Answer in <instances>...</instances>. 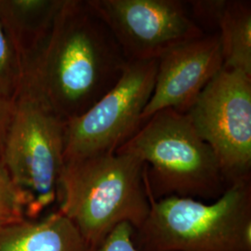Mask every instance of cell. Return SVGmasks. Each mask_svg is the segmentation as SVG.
Wrapping results in <instances>:
<instances>
[{"instance_id":"1","label":"cell","mask_w":251,"mask_h":251,"mask_svg":"<svg viewBox=\"0 0 251 251\" xmlns=\"http://www.w3.org/2000/svg\"><path fill=\"white\" fill-rule=\"evenodd\" d=\"M127 63L88 0H63L45 42L24 71L22 85L68 121L112 90Z\"/></svg>"},{"instance_id":"2","label":"cell","mask_w":251,"mask_h":251,"mask_svg":"<svg viewBox=\"0 0 251 251\" xmlns=\"http://www.w3.org/2000/svg\"><path fill=\"white\" fill-rule=\"evenodd\" d=\"M145 163L114 152L65 162L59 180L58 210L72 221L94 251L117 226L139 229L150 211Z\"/></svg>"},{"instance_id":"3","label":"cell","mask_w":251,"mask_h":251,"mask_svg":"<svg viewBox=\"0 0 251 251\" xmlns=\"http://www.w3.org/2000/svg\"><path fill=\"white\" fill-rule=\"evenodd\" d=\"M117 152L145 163L146 189L153 200L178 197L209 203L229 187L210 146L187 116L174 109L152 115Z\"/></svg>"},{"instance_id":"4","label":"cell","mask_w":251,"mask_h":251,"mask_svg":"<svg viewBox=\"0 0 251 251\" xmlns=\"http://www.w3.org/2000/svg\"><path fill=\"white\" fill-rule=\"evenodd\" d=\"M133 230L140 251H251V180L235 182L215 201L153 200Z\"/></svg>"},{"instance_id":"5","label":"cell","mask_w":251,"mask_h":251,"mask_svg":"<svg viewBox=\"0 0 251 251\" xmlns=\"http://www.w3.org/2000/svg\"><path fill=\"white\" fill-rule=\"evenodd\" d=\"M65 122L37 93L22 85L2 154L28 219L57 202L64 165Z\"/></svg>"},{"instance_id":"6","label":"cell","mask_w":251,"mask_h":251,"mask_svg":"<svg viewBox=\"0 0 251 251\" xmlns=\"http://www.w3.org/2000/svg\"><path fill=\"white\" fill-rule=\"evenodd\" d=\"M184 114L215 153L227 185L251 180V76L223 67Z\"/></svg>"},{"instance_id":"7","label":"cell","mask_w":251,"mask_h":251,"mask_svg":"<svg viewBox=\"0 0 251 251\" xmlns=\"http://www.w3.org/2000/svg\"><path fill=\"white\" fill-rule=\"evenodd\" d=\"M157 60L129 62L117 85L79 117L65 122L64 163L117 152L140 129Z\"/></svg>"},{"instance_id":"8","label":"cell","mask_w":251,"mask_h":251,"mask_svg":"<svg viewBox=\"0 0 251 251\" xmlns=\"http://www.w3.org/2000/svg\"><path fill=\"white\" fill-rule=\"evenodd\" d=\"M129 62L158 60L172 48L205 36L179 0H88Z\"/></svg>"},{"instance_id":"9","label":"cell","mask_w":251,"mask_h":251,"mask_svg":"<svg viewBox=\"0 0 251 251\" xmlns=\"http://www.w3.org/2000/svg\"><path fill=\"white\" fill-rule=\"evenodd\" d=\"M223 67L218 33L206 34L163 54L157 60L154 87L142 115L143 122L164 109L184 114Z\"/></svg>"},{"instance_id":"10","label":"cell","mask_w":251,"mask_h":251,"mask_svg":"<svg viewBox=\"0 0 251 251\" xmlns=\"http://www.w3.org/2000/svg\"><path fill=\"white\" fill-rule=\"evenodd\" d=\"M63 0H0V25L18 56L23 75L45 42Z\"/></svg>"},{"instance_id":"11","label":"cell","mask_w":251,"mask_h":251,"mask_svg":"<svg viewBox=\"0 0 251 251\" xmlns=\"http://www.w3.org/2000/svg\"><path fill=\"white\" fill-rule=\"evenodd\" d=\"M0 251H94L59 210L0 227Z\"/></svg>"},{"instance_id":"12","label":"cell","mask_w":251,"mask_h":251,"mask_svg":"<svg viewBox=\"0 0 251 251\" xmlns=\"http://www.w3.org/2000/svg\"><path fill=\"white\" fill-rule=\"evenodd\" d=\"M216 33L221 39L224 68L251 76V2L225 0Z\"/></svg>"},{"instance_id":"13","label":"cell","mask_w":251,"mask_h":251,"mask_svg":"<svg viewBox=\"0 0 251 251\" xmlns=\"http://www.w3.org/2000/svg\"><path fill=\"white\" fill-rule=\"evenodd\" d=\"M23 83V70L18 56L0 25V95L14 100Z\"/></svg>"},{"instance_id":"14","label":"cell","mask_w":251,"mask_h":251,"mask_svg":"<svg viewBox=\"0 0 251 251\" xmlns=\"http://www.w3.org/2000/svg\"><path fill=\"white\" fill-rule=\"evenodd\" d=\"M24 218L25 215L22 198L0 161V227Z\"/></svg>"},{"instance_id":"15","label":"cell","mask_w":251,"mask_h":251,"mask_svg":"<svg viewBox=\"0 0 251 251\" xmlns=\"http://www.w3.org/2000/svg\"><path fill=\"white\" fill-rule=\"evenodd\" d=\"M133 228L128 224H121L108 235L98 251H140L132 240Z\"/></svg>"},{"instance_id":"16","label":"cell","mask_w":251,"mask_h":251,"mask_svg":"<svg viewBox=\"0 0 251 251\" xmlns=\"http://www.w3.org/2000/svg\"><path fill=\"white\" fill-rule=\"evenodd\" d=\"M13 106L14 100H10L0 95V161H2V154L12 117Z\"/></svg>"}]
</instances>
